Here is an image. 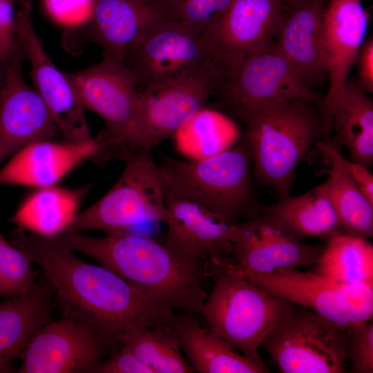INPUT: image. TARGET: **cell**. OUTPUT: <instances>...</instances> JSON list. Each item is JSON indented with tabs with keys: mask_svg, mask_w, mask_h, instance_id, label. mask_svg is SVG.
<instances>
[{
	"mask_svg": "<svg viewBox=\"0 0 373 373\" xmlns=\"http://www.w3.org/2000/svg\"><path fill=\"white\" fill-rule=\"evenodd\" d=\"M12 242L41 269L63 317L90 327L113 347L134 329L172 324L173 309L147 298L109 269L20 228Z\"/></svg>",
	"mask_w": 373,
	"mask_h": 373,
	"instance_id": "obj_1",
	"label": "cell"
},
{
	"mask_svg": "<svg viewBox=\"0 0 373 373\" xmlns=\"http://www.w3.org/2000/svg\"><path fill=\"white\" fill-rule=\"evenodd\" d=\"M49 239L93 258L156 303L190 315L202 314L208 295L204 275L157 240L126 232L104 237L64 232Z\"/></svg>",
	"mask_w": 373,
	"mask_h": 373,
	"instance_id": "obj_2",
	"label": "cell"
},
{
	"mask_svg": "<svg viewBox=\"0 0 373 373\" xmlns=\"http://www.w3.org/2000/svg\"><path fill=\"white\" fill-rule=\"evenodd\" d=\"M245 126L256 184L279 198L290 195L296 169L311 148L323 137L320 109L305 100L273 102L233 115Z\"/></svg>",
	"mask_w": 373,
	"mask_h": 373,
	"instance_id": "obj_3",
	"label": "cell"
},
{
	"mask_svg": "<svg viewBox=\"0 0 373 373\" xmlns=\"http://www.w3.org/2000/svg\"><path fill=\"white\" fill-rule=\"evenodd\" d=\"M159 166L164 198L198 204L231 226L260 214L251 155L243 137L216 155L188 160L164 157Z\"/></svg>",
	"mask_w": 373,
	"mask_h": 373,
	"instance_id": "obj_4",
	"label": "cell"
},
{
	"mask_svg": "<svg viewBox=\"0 0 373 373\" xmlns=\"http://www.w3.org/2000/svg\"><path fill=\"white\" fill-rule=\"evenodd\" d=\"M214 285L202 309L208 327L265 367L258 349L292 303L256 287L228 260L211 268Z\"/></svg>",
	"mask_w": 373,
	"mask_h": 373,
	"instance_id": "obj_5",
	"label": "cell"
},
{
	"mask_svg": "<svg viewBox=\"0 0 373 373\" xmlns=\"http://www.w3.org/2000/svg\"><path fill=\"white\" fill-rule=\"evenodd\" d=\"M67 75L83 108L99 115L106 124L95 138L99 150L94 159L101 163L111 158L126 160L140 106V89L133 73L123 61L104 54L99 64Z\"/></svg>",
	"mask_w": 373,
	"mask_h": 373,
	"instance_id": "obj_6",
	"label": "cell"
},
{
	"mask_svg": "<svg viewBox=\"0 0 373 373\" xmlns=\"http://www.w3.org/2000/svg\"><path fill=\"white\" fill-rule=\"evenodd\" d=\"M349 329L291 303L260 347L282 373L347 372Z\"/></svg>",
	"mask_w": 373,
	"mask_h": 373,
	"instance_id": "obj_7",
	"label": "cell"
},
{
	"mask_svg": "<svg viewBox=\"0 0 373 373\" xmlns=\"http://www.w3.org/2000/svg\"><path fill=\"white\" fill-rule=\"evenodd\" d=\"M118 180L100 199L77 213L64 232L96 229L106 234L126 232L144 222H165L162 178L151 152L129 156Z\"/></svg>",
	"mask_w": 373,
	"mask_h": 373,
	"instance_id": "obj_8",
	"label": "cell"
},
{
	"mask_svg": "<svg viewBox=\"0 0 373 373\" xmlns=\"http://www.w3.org/2000/svg\"><path fill=\"white\" fill-rule=\"evenodd\" d=\"M218 79V75L209 62L186 78L140 90L129 156L151 152L160 142L186 127L204 109Z\"/></svg>",
	"mask_w": 373,
	"mask_h": 373,
	"instance_id": "obj_9",
	"label": "cell"
},
{
	"mask_svg": "<svg viewBox=\"0 0 373 373\" xmlns=\"http://www.w3.org/2000/svg\"><path fill=\"white\" fill-rule=\"evenodd\" d=\"M243 276L262 290L301 305L346 329L372 319L373 286L341 284L315 272H304L296 268Z\"/></svg>",
	"mask_w": 373,
	"mask_h": 373,
	"instance_id": "obj_10",
	"label": "cell"
},
{
	"mask_svg": "<svg viewBox=\"0 0 373 373\" xmlns=\"http://www.w3.org/2000/svg\"><path fill=\"white\" fill-rule=\"evenodd\" d=\"M213 95L230 113L273 102L305 100L318 108L323 98L304 81L274 41L218 79Z\"/></svg>",
	"mask_w": 373,
	"mask_h": 373,
	"instance_id": "obj_11",
	"label": "cell"
},
{
	"mask_svg": "<svg viewBox=\"0 0 373 373\" xmlns=\"http://www.w3.org/2000/svg\"><path fill=\"white\" fill-rule=\"evenodd\" d=\"M281 8V0L232 1L223 15L202 35L218 79L271 44Z\"/></svg>",
	"mask_w": 373,
	"mask_h": 373,
	"instance_id": "obj_12",
	"label": "cell"
},
{
	"mask_svg": "<svg viewBox=\"0 0 373 373\" xmlns=\"http://www.w3.org/2000/svg\"><path fill=\"white\" fill-rule=\"evenodd\" d=\"M16 24L17 44L24 59L30 62L35 89L47 106L60 135L66 142L93 140L84 108L67 74L53 64L36 34L30 17V1L20 6L16 12Z\"/></svg>",
	"mask_w": 373,
	"mask_h": 373,
	"instance_id": "obj_13",
	"label": "cell"
},
{
	"mask_svg": "<svg viewBox=\"0 0 373 373\" xmlns=\"http://www.w3.org/2000/svg\"><path fill=\"white\" fill-rule=\"evenodd\" d=\"M209 62L202 35L167 20L134 47L124 64L142 90L186 78Z\"/></svg>",
	"mask_w": 373,
	"mask_h": 373,
	"instance_id": "obj_14",
	"label": "cell"
},
{
	"mask_svg": "<svg viewBox=\"0 0 373 373\" xmlns=\"http://www.w3.org/2000/svg\"><path fill=\"white\" fill-rule=\"evenodd\" d=\"M167 224L157 240L184 263L207 275L231 252L236 225L194 202L166 198Z\"/></svg>",
	"mask_w": 373,
	"mask_h": 373,
	"instance_id": "obj_15",
	"label": "cell"
},
{
	"mask_svg": "<svg viewBox=\"0 0 373 373\" xmlns=\"http://www.w3.org/2000/svg\"><path fill=\"white\" fill-rule=\"evenodd\" d=\"M114 347L88 327L63 317L50 320L30 338L19 356L20 373H90Z\"/></svg>",
	"mask_w": 373,
	"mask_h": 373,
	"instance_id": "obj_16",
	"label": "cell"
},
{
	"mask_svg": "<svg viewBox=\"0 0 373 373\" xmlns=\"http://www.w3.org/2000/svg\"><path fill=\"white\" fill-rule=\"evenodd\" d=\"M368 19L362 0H327L323 17L322 45L329 86L319 108L323 122V142H328L330 140L332 114L365 40Z\"/></svg>",
	"mask_w": 373,
	"mask_h": 373,
	"instance_id": "obj_17",
	"label": "cell"
},
{
	"mask_svg": "<svg viewBox=\"0 0 373 373\" xmlns=\"http://www.w3.org/2000/svg\"><path fill=\"white\" fill-rule=\"evenodd\" d=\"M23 59L18 45L5 65L0 90V166L28 144L60 135L43 99L23 79Z\"/></svg>",
	"mask_w": 373,
	"mask_h": 373,
	"instance_id": "obj_18",
	"label": "cell"
},
{
	"mask_svg": "<svg viewBox=\"0 0 373 373\" xmlns=\"http://www.w3.org/2000/svg\"><path fill=\"white\" fill-rule=\"evenodd\" d=\"M230 254L242 274L314 265L322 248L305 244L258 216L236 224Z\"/></svg>",
	"mask_w": 373,
	"mask_h": 373,
	"instance_id": "obj_19",
	"label": "cell"
},
{
	"mask_svg": "<svg viewBox=\"0 0 373 373\" xmlns=\"http://www.w3.org/2000/svg\"><path fill=\"white\" fill-rule=\"evenodd\" d=\"M327 0H291L282 3L274 39L278 48L312 88L327 79L322 45Z\"/></svg>",
	"mask_w": 373,
	"mask_h": 373,
	"instance_id": "obj_20",
	"label": "cell"
},
{
	"mask_svg": "<svg viewBox=\"0 0 373 373\" xmlns=\"http://www.w3.org/2000/svg\"><path fill=\"white\" fill-rule=\"evenodd\" d=\"M167 20L160 0H95L87 26L104 55L124 63L134 47Z\"/></svg>",
	"mask_w": 373,
	"mask_h": 373,
	"instance_id": "obj_21",
	"label": "cell"
},
{
	"mask_svg": "<svg viewBox=\"0 0 373 373\" xmlns=\"http://www.w3.org/2000/svg\"><path fill=\"white\" fill-rule=\"evenodd\" d=\"M99 150L97 140L84 142H55L42 140L28 144L0 169V185L41 188L55 185Z\"/></svg>",
	"mask_w": 373,
	"mask_h": 373,
	"instance_id": "obj_22",
	"label": "cell"
},
{
	"mask_svg": "<svg viewBox=\"0 0 373 373\" xmlns=\"http://www.w3.org/2000/svg\"><path fill=\"white\" fill-rule=\"evenodd\" d=\"M55 292L44 277L29 294L0 301V373L13 363L35 332L50 320Z\"/></svg>",
	"mask_w": 373,
	"mask_h": 373,
	"instance_id": "obj_23",
	"label": "cell"
},
{
	"mask_svg": "<svg viewBox=\"0 0 373 373\" xmlns=\"http://www.w3.org/2000/svg\"><path fill=\"white\" fill-rule=\"evenodd\" d=\"M260 214L299 240L327 239L344 231L322 184L300 195H289L273 204H262Z\"/></svg>",
	"mask_w": 373,
	"mask_h": 373,
	"instance_id": "obj_24",
	"label": "cell"
},
{
	"mask_svg": "<svg viewBox=\"0 0 373 373\" xmlns=\"http://www.w3.org/2000/svg\"><path fill=\"white\" fill-rule=\"evenodd\" d=\"M172 325L179 337L181 348L198 373H267L265 367L256 365L226 340L186 314H174Z\"/></svg>",
	"mask_w": 373,
	"mask_h": 373,
	"instance_id": "obj_25",
	"label": "cell"
},
{
	"mask_svg": "<svg viewBox=\"0 0 373 373\" xmlns=\"http://www.w3.org/2000/svg\"><path fill=\"white\" fill-rule=\"evenodd\" d=\"M331 143L344 146L350 160L367 169L373 164V102L356 82H347L332 114Z\"/></svg>",
	"mask_w": 373,
	"mask_h": 373,
	"instance_id": "obj_26",
	"label": "cell"
},
{
	"mask_svg": "<svg viewBox=\"0 0 373 373\" xmlns=\"http://www.w3.org/2000/svg\"><path fill=\"white\" fill-rule=\"evenodd\" d=\"M329 159L330 169L322 183L343 231L364 238L373 236V204L352 178L341 151L331 142L320 140L315 145Z\"/></svg>",
	"mask_w": 373,
	"mask_h": 373,
	"instance_id": "obj_27",
	"label": "cell"
},
{
	"mask_svg": "<svg viewBox=\"0 0 373 373\" xmlns=\"http://www.w3.org/2000/svg\"><path fill=\"white\" fill-rule=\"evenodd\" d=\"M87 191L86 188L69 189L55 185L39 188L19 206L12 220L28 232L55 237L71 224Z\"/></svg>",
	"mask_w": 373,
	"mask_h": 373,
	"instance_id": "obj_28",
	"label": "cell"
},
{
	"mask_svg": "<svg viewBox=\"0 0 373 373\" xmlns=\"http://www.w3.org/2000/svg\"><path fill=\"white\" fill-rule=\"evenodd\" d=\"M314 272L344 285L373 286V246L345 231L328 238Z\"/></svg>",
	"mask_w": 373,
	"mask_h": 373,
	"instance_id": "obj_29",
	"label": "cell"
},
{
	"mask_svg": "<svg viewBox=\"0 0 373 373\" xmlns=\"http://www.w3.org/2000/svg\"><path fill=\"white\" fill-rule=\"evenodd\" d=\"M121 344L127 345L153 373L193 372L181 353L172 324L134 329L120 338Z\"/></svg>",
	"mask_w": 373,
	"mask_h": 373,
	"instance_id": "obj_30",
	"label": "cell"
},
{
	"mask_svg": "<svg viewBox=\"0 0 373 373\" xmlns=\"http://www.w3.org/2000/svg\"><path fill=\"white\" fill-rule=\"evenodd\" d=\"M25 254L0 233V296H25L36 287L37 272Z\"/></svg>",
	"mask_w": 373,
	"mask_h": 373,
	"instance_id": "obj_31",
	"label": "cell"
},
{
	"mask_svg": "<svg viewBox=\"0 0 373 373\" xmlns=\"http://www.w3.org/2000/svg\"><path fill=\"white\" fill-rule=\"evenodd\" d=\"M168 20L203 35L223 15L233 0H160Z\"/></svg>",
	"mask_w": 373,
	"mask_h": 373,
	"instance_id": "obj_32",
	"label": "cell"
},
{
	"mask_svg": "<svg viewBox=\"0 0 373 373\" xmlns=\"http://www.w3.org/2000/svg\"><path fill=\"white\" fill-rule=\"evenodd\" d=\"M347 360L352 373L373 372V324L370 321L349 329Z\"/></svg>",
	"mask_w": 373,
	"mask_h": 373,
	"instance_id": "obj_33",
	"label": "cell"
},
{
	"mask_svg": "<svg viewBox=\"0 0 373 373\" xmlns=\"http://www.w3.org/2000/svg\"><path fill=\"white\" fill-rule=\"evenodd\" d=\"M48 15L58 25L78 28L89 22L95 0H43Z\"/></svg>",
	"mask_w": 373,
	"mask_h": 373,
	"instance_id": "obj_34",
	"label": "cell"
},
{
	"mask_svg": "<svg viewBox=\"0 0 373 373\" xmlns=\"http://www.w3.org/2000/svg\"><path fill=\"white\" fill-rule=\"evenodd\" d=\"M107 359H102L90 373H153L126 345H119Z\"/></svg>",
	"mask_w": 373,
	"mask_h": 373,
	"instance_id": "obj_35",
	"label": "cell"
},
{
	"mask_svg": "<svg viewBox=\"0 0 373 373\" xmlns=\"http://www.w3.org/2000/svg\"><path fill=\"white\" fill-rule=\"evenodd\" d=\"M14 3L9 0H0V64L4 66L18 48Z\"/></svg>",
	"mask_w": 373,
	"mask_h": 373,
	"instance_id": "obj_36",
	"label": "cell"
},
{
	"mask_svg": "<svg viewBox=\"0 0 373 373\" xmlns=\"http://www.w3.org/2000/svg\"><path fill=\"white\" fill-rule=\"evenodd\" d=\"M358 86L366 93L373 92V39L370 37L362 44L356 58Z\"/></svg>",
	"mask_w": 373,
	"mask_h": 373,
	"instance_id": "obj_37",
	"label": "cell"
},
{
	"mask_svg": "<svg viewBox=\"0 0 373 373\" xmlns=\"http://www.w3.org/2000/svg\"><path fill=\"white\" fill-rule=\"evenodd\" d=\"M345 163L356 186L368 200L373 204V175L370 169L345 157Z\"/></svg>",
	"mask_w": 373,
	"mask_h": 373,
	"instance_id": "obj_38",
	"label": "cell"
},
{
	"mask_svg": "<svg viewBox=\"0 0 373 373\" xmlns=\"http://www.w3.org/2000/svg\"><path fill=\"white\" fill-rule=\"evenodd\" d=\"M5 66L0 64V90L3 86L4 78H5Z\"/></svg>",
	"mask_w": 373,
	"mask_h": 373,
	"instance_id": "obj_39",
	"label": "cell"
},
{
	"mask_svg": "<svg viewBox=\"0 0 373 373\" xmlns=\"http://www.w3.org/2000/svg\"><path fill=\"white\" fill-rule=\"evenodd\" d=\"M9 1H11L14 3L18 2L20 4V6L30 1V0H9Z\"/></svg>",
	"mask_w": 373,
	"mask_h": 373,
	"instance_id": "obj_40",
	"label": "cell"
},
{
	"mask_svg": "<svg viewBox=\"0 0 373 373\" xmlns=\"http://www.w3.org/2000/svg\"><path fill=\"white\" fill-rule=\"evenodd\" d=\"M281 1H282V3H283V2L289 1H291V0H281Z\"/></svg>",
	"mask_w": 373,
	"mask_h": 373,
	"instance_id": "obj_41",
	"label": "cell"
}]
</instances>
